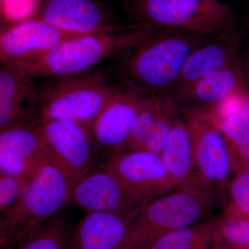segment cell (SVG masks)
I'll return each instance as SVG.
<instances>
[{
    "label": "cell",
    "mask_w": 249,
    "mask_h": 249,
    "mask_svg": "<svg viewBox=\"0 0 249 249\" xmlns=\"http://www.w3.org/2000/svg\"><path fill=\"white\" fill-rule=\"evenodd\" d=\"M22 67L1 62L0 68V130L18 123L34 121L31 107L38 104L40 92Z\"/></svg>",
    "instance_id": "19"
},
{
    "label": "cell",
    "mask_w": 249,
    "mask_h": 249,
    "mask_svg": "<svg viewBox=\"0 0 249 249\" xmlns=\"http://www.w3.org/2000/svg\"><path fill=\"white\" fill-rule=\"evenodd\" d=\"M80 36L84 35L69 34L38 18H26L1 33V62L29 61L39 58L62 42Z\"/></svg>",
    "instance_id": "13"
},
{
    "label": "cell",
    "mask_w": 249,
    "mask_h": 249,
    "mask_svg": "<svg viewBox=\"0 0 249 249\" xmlns=\"http://www.w3.org/2000/svg\"><path fill=\"white\" fill-rule=\"evenodd\" d=\"M178 112L176 103L169 96L162 93L150 96L136 120L126 150H145L161 155Z\"/></svg>",
    "instance_id": "18"
},
{
    "label": "cell",
    "mask_w": 249,
    "mask_h": 249,
    "mask_svg": "<svg viewBox=\"0 0 249 249\" xmlns=\"http://www.w3.org/2000/svg\"><path fill=\"white\" fill-rule=\"evenodd\" d=\"M240 37L236 27L212 36L190 55L179 76L162 94L173 98L204 77L240 59Z\"/></svg>",
    "instance_id": "16"
},
{
    "label": "cell",
    "mask_w": 249,
    "mask_h": 249,
    "mask_svg": "<svg viewBox=\"0 0 249 249\" xmlns=\"http://www.w3.org/2000/svg\"><path fill=\"white\" fill-rule=\"evenodd\" d=\"M157 29L137 22L122 30L80 36L62 42L39 58L14 64L22 67L31 77L76 76L112 55L125 52Z\"/></svg>",
    "instance_id": "2"
},
{
    "label": "cell",
    "mask_w": 249,
    "mask_h": 249,
    "mask_svg": "<svg viewBox=\"0 0 249 249\" xmlns=\"http://www.w3.org/2000/svg\"><path fill=\"white\" fill-rule=\"evenodd\" d=\"M218 249H249V219L224 215L212 220Z\"/></svg>",
    "instance_id": "24"
},
{
    "label": "cell",
    "mask_w": 249,
    "mask_h": 249,
    "mask_svg": "<svg viewBox=\"0 0 249 249\" xmlns=\"http://www.w3.org/2000/svg\"><path fill=\"white\" fill-rule=\"evenodd\" d=\"M215 249H218L216 248Z\"/></svg>",
    "instance_id": "32"
},
{
    "label": "cell",
    "mask_w": 249,
    "mask_h": 249,
    "mask_svg": "<svg viewBox=\"0 0 249 249\" xmlns=\"http://www.w3.org/2000/svg\"><path fill=\"white\" fill-rule=\"evenodd\" d=\"M234 99L210 113L227 139L237 173L247 169L249 160V127L236 110Z\"/></svg>",
    "instance_id": "21"
},
{
    "label": "cell",
    "mask_w": 249,
    "mask_h": 249,
    "mask_svg": "<svg viewBox=\"0 0 249 249\" xmlns=\"http://www.w3.org/2000/svg\"><path fill=\"white\" fill-rule=\"evenodd\" d=\"M1 249H17V245L15 242H9L1 246Z\"/></svg>",
    "instance_id": "30"
},
{
    "label": "cell",
    "mask_w": 249,
    "mask_h": 249,
    "mask_svg": "<svg viewBox=\"0 0 249 249\" xmlns=\"http://www.w3.org/2000/svg\"><path fill=\"white\" fill-rule=\"evenodd\" d=\"M149 97L127 87L118 89L91 126L97 150L109 156L126 150L136 120Z\"/></svg>",
    "instance_id": "11"
},
{
    "label": "cell",
    "mask_w": 249,
    "mask_h": 249,
    "mask_svg": "<svg viewBox=\"0 0 249 249\" xmlns=\"http://www.w3.org/2000/svg\"><path fill=\"white\" fill-rule=\"evenodd\" d=\"M71 230L56 214L18 242L17 249H69Z\"/></svg>",
    "instance_id": "23"
},
{
    "label": "cell",
    "mask_w": 249,
    "mask_h": 249,
    "mask_svg": "<svg viewBox=\"0 0 249 249\" xmlns=\"http://www.w3.org/2000/svg\"><path fill=\"white\" fill-rule=\"evenodd\" d=\"M246 170H247V173H248L249 175V160L248 163H247V169H246Z\"/></svg>",
    "instance_id": "31"
},
{
    "label": "cell",
    "mask_w": 249,
    "mask_h": 249,
    "mask_svg": "<svg viewBox=\"0 0 249 249\" xmlns=\"http://www.w3.org/2000/svg\"><path fill=\"white\" fill-rule=\"evenodd\" d=\"M236 110L249 127V91L234 100Z\"/></svg>",
    "instance_id": "28"
},
{
    "label": "cell",
    "mask_w": 249,
    "mask_h": 249,
    "mask_svg": "<svg viewBox=\"0 0 249 249\" xmlns=\"http://www.w3.org/2000/svg\"><path fill=\"white\" fill-rule=\"evenodd\" d=\"M215 197L206 192L175 191L147 201L132 223L124 249H145L168 232L204 220Z\"/></svg>",
    "instance_id": "5"
},
{
    "label": "cell",
    "mask_w": 249,
    "mask_h": 249,
    "mask_svg": "<svg viewBox=\"0 0 249 249\" xmlns=\"http://www.w3.org/2000/svg\"><path fill=\"white\" fill-rule=\"evenodd\" d=\"M31 17L75 35L122 30L127 26L112 25L96 0H49Z\"/></svg>",
    "instance_id": "15"
},
{
    "label": "cell",
    "mask_w": 249,
    "mask_h": 249,
    "mask_svg": "<svg viewBox=\"0 0 249 249\" xmlns=\"http://www.w3.org/2000/svg\"><path fill=\"white\" fill-rule=\"evenodd\" d=\"M40 127L49 153L75 183L96 168L97 148L89 126L76 121L54 119L40 121Z\"/></svg>",
    "instance_id": "9"
},
{
    "label": "cell",
    "mask_w": 249,
    "mask_h": 249,
    "mask_svg": "<svg viewBox=\"0 0 249 249\" xmlns=\"http://www.w3.org/2000/svg\"><path fill=\"white\" fill-rule=\"evenodd\" d=\"M178 107L189 131L198 175L206 189L221 198L237 173L227 139L209 111Z\"/></svg>",
    "instance_id": "7"
},
{
    "label": "cell",
    "mask_w": 249,
    "mask_h": 249,
    "mask_svg": "<svg viewBox=\"0 0 249 249\" xmlns=\"http://www.w3.org/2000/svg\"><path fill=\"white\" fill-rule=\"evenodd\" d=\"M212 220L193 225L161 236L145 249H215Z\"/></svg>",
    "instance_id": "22"
},
{
    "label": "cell",
    "mask_w": 249,
    "mask_h": 249,
    "mask_svg": "<svg viewBox=\"0 0 249 249\" xmlns=\"http://www.w3.org/2000/svg\"><path fill=\"white\" fill-rule=\"evenodd\" d=\"M242 69H243L244 76L246 83L249 81V42L248 47L246 49L245 58L242 60Z\"/></svg>",
    "instance_id": "29"
},
{
    "label": "cell",
    "mask_w": 249,
    "mask_h": 249,
    "mask_svg": "<svg viewBox=\"0 0 249 249\" xmlns=\"http://www.w3.org/2000/svg\"><path fill=\"white\" fill-rule=\"evenodd\" d=\"M76 76L62 77L40 93L39 121L65 119L91 127L119 88L108 84L101 73Z\"/></svg>",
    "instance_id": "6"
},
{
    "label": "cell",
    "mask_w": 249,
    "mask_h": 249,
    "mask_svg": "<svg viewBox=\"0 0 249 249\" xmlns=\"http://www.w3.org/2000/svg\"><path fill=\"white\" fill-rule=\"evenodd\" d=\"M139 211L125 214L85 213L71 229L69 249H124Z\"/></svg>",
    "instance_id": "17"
},
{
    "label": "cell",
    "mask_w": 249,
    "mask_h": 249,
    "mask_svg": "<svg viewBox=\"0 0 249 249\" xmlns=\"http://www.w3.org/2000/svg\"><path fill=\"white\" fill-rule=\"evenodd\" d=\"M29 180L22 177L0 174V210L7 211L22 197Z\"/></svg>",
    "instance_id": "26"
},
{
    "label": "cell",
    "mask_w": 249,
    "mask_h": 249,
    "mask_svg": "<svg viewBox=\"0 0 249 249\" xmlns=\"http://www.w3.org/2000/svg\"><path fill=\"white\" fill-rule=\"evenodd\" d=\"M0 132V174L31 179L49 155L40 121L18 123Z\"/></svg>",
    "instance_id": "10"
},
{
    "label": "cell",
    "mask_w": 249,
    "mask_h": 249,
    "mask_svg": "<svg viewBox=\"0 0 249 249\" xmlns=\"http://www.w3.org/2000/svg\"><path fill=\"white\" fill-rule=\"evenodd\" d=\"M49 0H2L3 11L8 18L24 19L36 12V3Z\"/></svg>",
    "instance_id": "27"
},
{
    "label": "cell",
    "mask_w": 249,
    "mask_h": 249,
    "mask_svg": "<svg viewBox=\"0 0 249 249\" xmlns=\"http://www.w3.org/2000/svg\"><path fill=\"white\" fill-rule=\"evenodd\" d=\"M242 60L208 75L172 99L178 107L212 112L233 98L248 93Z\"/></svg>",
    "instance_id": "14"
},
{
    "label": "cell",
    "mask_w": 249,
    "mask_h": 249,
    "mask_svg": "<svg viewBox=\"0 0 249 249\" xmlns=\"http://www.w3.org/2000/svg\"><path fill=\"white\" fill-rule=\"evenodd\" d=\"M154 198L110 171L93 170L76 183L70 202L85 213L125 214L138 211Z\"/></svg>",
    "instance_id": "8"
},
{
    "label": "cell",
    "mask_w": 249,
    "mask_h": 249,
    "mask_svg": "<svg viewBox=\"0 0 249 249\" xmlns=\"http://www.w3.org/2000/svg\"><path fill=\"white\" fill-rule=\"evenodd\" d=\"M75 184L66 170L49 153L44 164L29 180L22 197L1 213L0 245L17 243L56 215L70 202Z\"/></svg>",
    "instance_id": "3"
},
{
    "label": "cell",
    "mask_w": 249,
    "mask_h": 249,
    "mask_svg": "<svg viewBox=\"0 0 249 249\" xmlns=\"http://www.w3.org/2000/svg\"><path fill=\"white\" fill-rule=\"evenodd\" d=\"M211 37L178 29H157L125 51L119 66L120 78L124 87L145 96L165 92L190 55Z\"/></svg>",
    "instance_id": "1"
},
{
    "label": "cell",
    "mask_w": 249,
    "mask_h": 249,
    "mask_svg": "<svg viewBox=\"0 0 249 249\" xmlns=\"http://www.w3.org/2000/svg\"><path fill=\"white\" fill-rule=\"evenodd\" d=\"M160 156L173 180L175 191L211 193L196 171L191 136L179 110L174 119L168 142Z\"/></svg>",
    "instance_id": "20"
},
{
    "label": "cell",
    "mask_w": 249,
    "mask_h": 249,
    "mask_svg": "<svg viewBox=\"0 0 249 249\" xmlns=\"http://www.w3.org/2000/svg\"><path fill=\"white\" fill-rule=\"evenodd\" d=\"M126 12L138 23L206 36L236 27L229 5L218 0H126Z\"/></svg>",
    "instance_id": "4"
},
{
    "label": "cell",
    "mask_w": 249,
    "mask_h": 249,
    "mask_svg": "<svg viewBox=\"0 0 249 249\" xmlns=\"http://www.w3.org/2000/svg\"><path fill=\"white\" fill-rule=\"evenodd\" d=\"M221 199L224 215L249 219V175L247 170L237 172L232 177Z\"/></svg>",
    "instance_id": "25"
},
{
    "label": "cell",
    "mask_w": 249,
    "mask_h": 249,
    "mask_svg": "<svg viewBox=\"0 0 249 249\" xmlns=\"http://www.w3.org/2000/svg\"><path fill=\"white\" fill-rule=\"evenodd\" d=\"M93 170L115 174L126 183L157 197L175 189L161 156L139 150H125L107 156Z\"/></svg>",
    "instance_id": "12"
}]
</instances>
